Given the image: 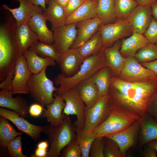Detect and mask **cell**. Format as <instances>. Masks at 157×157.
Instances as JSON below:
<instances>
[{
	"instance_id": "ac0fdd59",
	"label": "cell",
	"mask_w": 157,
	"mask_h": 157,
	"mask_svg": "<svg viewBox=\"0 0 157 157\" xmlns=\"http://www.w3.org/2000/svg\"><path fill=\"white\" fill-rule=\"evenodd\" d=\"M84 59L77 49L70 48L62 54L58 63L61 73L66 76L73 75L78 71Z\"/></svg>"
},
{
	"instance_id": "5bb4252c",
	"label": "cell",
	"mask_w": 157,
	"mask_h": 157,
	"mask_svg": "<svg viewBox=\"0 0 157 157\" xmlns=\"http://www.w3.org/2000/svg\"><path fill=\"white\" fill-rule=\"evenodd\" d=\"M152 15L151 6L138 5L127 19L133 32L143 34L151 22Z\"/></svg>"
},
{
	"instance_id": "4dcf8cb0",
	"label": "cell",
	"mask_w": 157,
	"mask_h": 157,
	"mask_svg": "<svg viewBox=\"0 0 157 157\" xmlns=\"http://www.w3.org/2000/svg\"><path fill=\"white\" fill-rule=\"evenodd\" d=\"M103 48L102 38L99 29L89 40L77 49L80 56L85 59L98 53Z\"/></svg>"
},
{
	"instance_id": "d4e9b609",
	"label": "cell",
	"mask_w": 157,
	"mask_h": 157,
	"mask_svg": "<svg viewBox=\"0 0 157 157\" xmlns=\"http://www.w3.org/2000/svg\"><path fill=\"white\" fill-rule=\"evenodd\" d=\"M98 0H87L66 19L65 24L84 21L97 16Z\"/></svg>"
},
{
	"instance_id": "f35d334b",
	"label": "cell",
	"mask_w": 157,
	"mask_h": 157,
	"mask_svg": "<svg viewBox=\"0 0 157 157\" xmlns=\"http://www.w3.org/2000/svg\"><path fill=\"white\" fill-rule=\"evenodd\" d=\"M22 137L19 135L11 141L6 148L8 153L12 157H27L22 150Z\"/></svg>"
},
{
	"instance_id": "7c38bea8",
	"label": "cell",
	"mask_w": 157,
	"mask_h": 157,
	"mask_svg": "<svg viewBox=\"0 0 157 157\" xmlns=\"http://www.w3.org/2000/svg\"><path fill=\"white\" fill-rule=\"evenodd\" d=\"M140 129V121H135L131 125L119 132L105 137L115 141L118 145L123 157L128 150L136 143Z\"/></svg>"
},
{
	"instance_id": "ee69618b",
	"label": "cell",
	"mask_w": 157,
	"mask_h": 157,
	"mask_svg": "<svg viewBox=\"0 0 157 157\" xmlns=\"http://www.w3.org/2000/svg\"><path fill=\"white\" fill-rule=\"evenodd\" d=\"M43 106L38 103H34L32 104L29 108L28 112L32 117H38L42 114Z\"/></svg>"
},
{
	"instance_id": "7a4b0ae2",
	"label": "cell",
	"mask_w": 157,
	"mask_h": 157,
	"mask_svg": "<svg viewBox=\"0 0 157 157\" xmlns=\"http://www.w3.org/2000/svg\"><path fill=\"white\" fill-rule=\"evenodd\" d=\"M107 66H109L103 48L98 53L85 58L78 71L73 75L68 77L62 73L58 74L54 79L55 84L59 86L55 94L61 95L69 89L76 87L88 80L101 68Z\"/></svg>"
},
{
	"instance_id": "484cf974",
	"label": "cell",
	"mask_w": 157,
	"mask_h": 157,
	"mask_svg": "<svg viewBox=\"0 0 157 157\" xmlns=\"http://www.w3.org/2000/svg\"><path fill=\"white\" fill-rule=\"evenodd\" d=\"M23 54L26 58L28 67L32 74H38L48 66H55L56 65V62L53 59L42 57L29 48Z\"/></svg>"
},
{
	"instance_id": "db71d44e",
	"label": "cell",
	"mask_w": 157,
	"mask_h": 157,
	"mask_svg": "<svg viewBox=\"0 0 157 157\" xmlns=\"http://www.w3.org/2000/svg\"><path fill=\"white\" fill-rule=\"evenodd\" d=\"M146 144L154 147L157 151V140L150 141Z\"/></svg>"
},
{
	"instance_id": "cb8c5ba5",
	"label": "cell",
	"mask_w": 157,
	"mask_h": 157,
	"mask_svg": "<svg viewBox=\"0 0 157 157\" xmlns=\"http://www.w3.org/2000/svg\"><path fill=\"white\" fill-rule=\"evenodd\" d=\"M46 4L48 6L43 8L42 14L51 25V31H53L59 27L65 24L66 19L64 8L54 0H50Z\"/></svg>"
},
{
	"instance_id": "11a10c76",
	"label": "cell",
	"mask_w": 157,
	"mask_h": 157,
	"mask_svg": "<svg viewBox=\"0 0 157 157\" xmlns=\"http://www.w3.org/2000/svg\"><path fill=\"white\" fill-rule=\"evenodd\" d=\"M49 0H46V3H47Z\"/></svg>"
},
{
	"instance_id": "74e56055",
	"label": "cell",
	"mask_w": 157,
	"mask_h": 157,
	"mask_svg": "<svg viewBox=\"0 0 157 157\" xmlns=\"http://www.w3.org/2000/svg\"><path fill=\"white\" fill-rule=\"evenodd\" d=\"M60 157H82L76 138L71 140L62 150Z\"/></svg>"
},
{
	"instance_id": "1f68e13d",
	"label": "cell",
	"mask_w": 157,
	"mask_h": 157,
	"mask_svg": "<svg viewBox=\"0 0 157 157\" xmlns=\"http://www.w3.org/2000/svg\"><path fill=\"white\" fill-rule=\"evenodd\" d=\"M23 132H17L6 118L0 117V145L3 148L6 147L12 140L23 134Z\"/></svg>"
},
{
	"instance_id": "8fae6325",
	"label": "cell",
	"mask_w": 157,
	"mask_h": 157,
	"mask_svg": "<svg viewBox=\"0 0 157 157\" xmlns=\"http://www.w3.org/2000/svg\"><path fill=\"white\" fill-rule=\"evenodd\" d=\"M76 23L62 25L53 32V44L58 51L63 54L71 47L77 35Z\"/></svg>"
},
{
	"instance_id": "4fadbf2b",
	"label": "cell",
	"mask_w": 157,
	"mask_h": 157,
	"mask_svg": "<svg viewBox=\"0 0 157 157\" xmlns=\"http://www.w3.org/2000/svg\"><path fill=\"white\" fill-rule=\"evenodd\" d=\"M31 74L27 66L25 57L23 54L21 55L16 63L12 81V90L13 94L29 93L28 82Z\"/></svg>"
},
{
	"instance_id": "8d00e7d4",
	"label": "cell",
	"mask_w": 157,
	"mask_h": 157,
	"mask_svg": "<svg viewBox=\"0 0 157 157\" xmlns=\"http://www.w3.org/2000/svg\"><path fill=\"white\" fill-rule=\"evenodd\" d=\"M105 137H96L91 144L90 151V157H105Z\"/></svg>"
},
{
	"instance_id": "d590c367",
	"label": "cell",
	"mask_w": 157,
	"mask_h": 157,
	"mask_svg": "<svg viewBox=\"0 0 157 157\" xmlns=\"http://www.w3.org/2000/svg\"><path fill=\"white\" fill-rule=\"evenodd\" d=\"M135 58L140 64L157 60V45L149 43L138 51Z\"/></svg>"
},
{
	"instance_id": "681fc988",
	"label": "cell",
	"mask_w": 157,
	"mask_h": 157,
	"mask_svg": "<svg viewBox=\"0 0 157 157\" xmlns=\"http://www.w3.org/2000/svg\"><path fill=\"white\" fill-rule=\"evenodd\" d=\"M140 5H149L151 6L153 4L157 2L156 0H135Z\"/></svg>"
},
{
	"instance_id": "f546056e",
	"label": "cell",
	"mask_w": 157,
	"mask_h": 157,
	"mask_svg": "<svg viewBox=\"0 0 157 157\" xmlns=\"http://www.w3.org/2000/svg\"><path fill=\"white\" fill-rule=\"evenodd\" d=\"M97 16L103 25L113 23L117 20L115 9V0H98Z\"/></svg>"
},
{
	"instance_id": "3957f363",
	"label": "cell",
	"mask_w": 157,
	"mask_h": 157,
	"mask_svg": "<svg viewBox=\"0 0 157 157\" xmlns=\"http://www.w3.org/2000/svg\"><path fill=\"white\" fill-rule=\"evenodd\" d=\"M76 126L67 116L59 125L50 124L43 126L42 132L47 136L50 147L47 157L59 156L63 149L71 140L76 138Z\"/></svg>"
},
{
	"instance_id": "b9f144b4",
	"label": "cell",
	"mask_w": 157,
	"mask_h": 157,
	"mask_svg": "<svg viewBox=\"0 0 157 157\" xmlns=\"http://www.w3.org/2000/svg\"><path fill=\"white\" fill-rule=\"evenodd\" d=\"M146 113L157 122V91L149 99L146 108Z\"/></svg>"
},
{
	"instance_id": "d6986e66",
	"label": "cell",
	"mask_w": 157,
	"mask_h": 157,
	"mask_svg": "<svg viewBox=\"0 0 157 157\" xmlns=\"http://www.w3.org/2000/svg\"><path fill=\"white\" fill-rule=\"evenodd\" d=\"M15 1L19 3V6L18 8H12L6 4H2V6L11 14L15 19L17 25L27 23L36 12L42 9L41 6H35L28 0Z\"/></svg>"
},
{
	"instance_id": "6f0895ef",
	"label": "cell",
	"mask_w": 157,
	"mask_h": 157,
	"mask_svg": "<svg viewBox=\"0 0 157 157\" xmlns=\"http://www.w3.org/2000/svg\"><path fill=\"white\" fill-rule=\"evenodd\" d=\"M156 1H157V0H156Z\"/></svg>"
},
{
	"instance_id": "816d5d0a",
	"label": "cell",
	"mask_w": 157,
	"mask_h": 157,
	"mask_svg": "<svg viewBox=\"0 0 157 157\" xmlns=\"http://www.w3.org/2000/svg\"><path fill=\"white\" fill-rule=\"evenodd\" d=\"M49 142L47 140L39 142L37 145V147L47 149Z\"/></svg>"
},
{
	"instance_id": "f1b7e54d",
	"label": "cell",
	"mask_w": 157,
	"mask_h": 157,
	"mask_svg": "<svg viewBox=\"0 0 157 157\" xmlns=\"http://www.w3.org/2000/svg\"><path fill=\"white\" fill-rule=\"evenodd\" d=\"M113 75L110 67L107 66L101 68L88 80L97 86L101 97L108 94L110 79Z\"/></svg>"
},
{
	"instance_id": "4316f807",
	"label": "cell",
	"mask_w": 157,
	"mask_h": 157,
	"mask_svg": "<svg viewBox=\"0 0 157 157\" xmlns=\"http://www.w3.org/2000/svg\"><path fill=\"white\" fill-rule=\"evenodd\" d=\"M140 121L138 135L140 144L143 145L157 140V122L146 113Z\"/></svg>"
},
{
	"instance_id": "8992f818",
	"label": "cell",
	"mask_w": 157,
	"mask_h": 157,
	"mask_svg": "<svg viewBox=\"0 0 157 157\" xmlns=\"http://www.w3.org/2000/svg\"><path fill=\"white\" fill-rule=\"evenodd\" d=\"M65 103L63 113L67 116L74 115L77 119L73 124L77 127L83 129L84 126L85 106L78 93L76 87L72 88L61 95Z\"/></svg>"
},
{
	"instance_id": "bcb514c9",
	"label": "cell",
	"mask_w": 157,
	"mask_h": 157,
	"mask_svg": "<svg viewBox=\"0 0 157 157\" xmlns=\"http://www.w3.org/2000/svg\"><path fill=\"white\" fill-rule=\"evenodd\" d=\"M48 152L47 149L37 147L35 151L34 154L31 155V157H47Z\"/></svg>"
},
{
	"instance_id": "30bf717a",
	"label": "cell",
	"mask_w": 157,
	"mask_h": 157,
	"mask_svg": "<svg viewBox=\"0 0 157 157\" xmlns=\"http://www.w3.org/2000/svg\"><path fill=\"white\" fill-rule=\"evenodd\" d=\"M0 115L12 122L20 131L30 136L34 141L40 138L43 126L33 124L17 113L3 107L0 108Z\"/></svg>"
},
{
	"instance_id": "ab89813d",
	"label": "cell",
	"mask_w": 157,
	"mask_h": 157,
	"mask_svg": "<svg viewBox=\"0 0 157 157\" xmlns=\"http://www.w3.org/2000/svg\"><path fill=\"white\" fill-rule=\"evenodd\" d=\"M104 153L105 157H123L117 144L113 140L106 137Z\"/></svg>"
},
{
	"instance_id": "60d3db41",
	"label": "cell",
	"mask_w": 157,
	"mask_h": 157,
	"mask_svg": "<svg viewBox=\"0 0 157 157\" xmlns=\"http://www.w3.org/2000/svg\"><path fill=\"white\" fill-rule=\"evenodd\" d=\"M149 43L155 44L157 42V22L152 17L148 27L143 34Z\"/></svg>"
},
{
	"instance_id": "ffe728a7",
	"label": "cell",
	"mask_w": 157,
	"mask_h": 157,
	"mask_svg": "<svg viewBox=\"0 0 157 157\" xmlns=\"http://www.w3.org/2000/svg\"><path fill=\"white\" fill-rule=\"evenodd\" d=\"M54 101L46 106L47 109H44V112L42 116L46 118L48 122L53 126L60 124L67 116L63 113L65 103L61 95L53 94Z\"/></svg>"
},
{
	"instance_id": "ba28073f",
	"label": "cell",
	"mask_w": 157,
	"mask_h": 157,
	"mask_svg": "<svg viewBox=\"0 0 157 157\" xmlns=\"http://www.w3.org/2000/svg\"><path fill=\"white\" fill-rule=\"evenodd\" d=\"M135 121L122 114L112 112L104 122L92 132L96 137H105L125 129Z\"/></svg>"
},
{
	"instance_id": "e575fe53",
	"label": "cell",
	"mask_w": 157,
	"mask_h": 157,
	"mask_svg": "<svg viewBox=\"0 0 157 157\" xmlns=\"http://www.w3.org/2000/svg\"><path fill=\"white\" fill-rule=\"evenodd\" d=\"M135 0H115L116 16L118 19H125L138 6Z\"/></svg>"
},
{
	"instance_id": "603a6c76",
	"label": "cell",
	"mask_w": 157,
	"mask_h": 157,
	"mask_svg": "<svg viewBox=\"0 0 157 157\" xmlns=\"http://www.w3.org/2000/svg\"><path fill=\"white\" fill-rule=\"evenodd\" d=\"M149 43L143 34L133 32L130 37L122 40L120 52L125 58L135 57L138 51Z\"/></svg>"
},
{
	"instance_id": "e0dca14e",
	"label": "cell",
	"mask_w": 157,
	"mask_h": 157,
	"mask_svg": "<svg viewBox=\"0 0 157 157\" xmlns=\"http://www.w3.org/2000/svg\"><path fill=\"white\" fill-rule=\"evenodd\" d=\"M42 9L36 12L27 23L31 29L36 34L39 42L52 44L54 42L53 33L47 26V21L42 13Z\"/></svg>"
},
{
	"instance_id": "7bdbcfd3",
	"label": "cell",
	"mask_w": 157,
	"mask_h": 157,
	"mask_svg": "<svg viewBox=\"0 0 157 157\" xmlns=\"http://www.w3.org/2000/svg\"><path fill=\"white\" fill-rule=\"evenodd\" d=\"M87 0H70L66 6L64 8L67 17L80 7Z\"/></svg>"
},
{
	"instance_id": "f5cc1de1",
	"label": "cell",
	"mask_w": 157,
	"mask_h": 157,
	"mask_svg": "<svg viewBox=\"0 0 157 157\" xmlns=\"http://www.w3.org/2000/svg\"><path fill=\"white\" fill-rule=\"evenodd\" d=\"M56 3L62 6L64 8L68 4L70 0H54Z\"/></svg>"
},
{
	"instance_id": "52a82bcc",
	"label": "cell",
	"mask_w": 157,
	"mask_h": 157,
	"mask_svg": "<svg viewBox=\"0 0 157 157\" xmlns=\"http://www.w3.org/2000/svg\"><path fill=\"white\" fill-rule=\"evenodd\" d=\"M103 47H109L119 39L132 34L133 31L127 19H118L111 24L102 25L100 28Z\"/></svg>"
},
{
	"instance_id": "9f6ffc18",
	"label": "cell",
	"mask_w": 157,
	"mask_h": 157,
	"mask_svg": "<svg viewBox=\"0 0 157 157\" xmlns=\"http://www.w3.org/2000/svg\"><path fill=\"white\" fill-rule=\"evenodd\" d=\"M156 44L157 45V42H156Z\"/></svg>"
},
{
	"instance_id": "9a60e30c",
	"label": "cell",
	"mask_w": 157,
	"mask_h": 157,
	"mask_svg": "<svg viewBox=\"0 0 157 157\" xmlns=\"http://www.w3.org/2000/svg\"><path fill=\"white\" fill-rule=\"evenodd\" d=\"M102 25L97 16L76 23V37L71 48L78 49L82 45L94 35Z\"/></svg>"
},
{
	"instance_id": "7dc6e473",
	"label": "cell",
	"mask_w": 157,
	"mask_h": 157,
	"mask_svg": "<svg viewBox=\"0 0 157 157\" xmlns=\"http://www.w3.org/2000/svg\"><path fill=\"white\" fill-rule=\"evenodd\" d=\"M141 65L157 74V60L149 62L142 63Z\"/></svg>"
},
{
	"instance_id": "c3c4849f",
	"label": "cell",
	"mask_w": 157,
	"mask_h": 157,
	"mask_svg": "<svg viewBox=\"0 0 157 157\" xmlns=\"http://www.w3.org/2000/svg\"><path fill=\"white\" fill-rule=\"evenodd\" d=\"M31 3L36 6H41L43 9L46 7V0H28Z\"/></svg>"
},
{
	"instance_id": "d6a6232c",
	"label": "cell",
	"mask_w": 157,
	"mask_h": 157,
	"mask_svg": "<svg viewBox=\"0 0 157 157\" xmlns=\"http://www.w3.org/2000/svg\"><path fill=\"white\" fill-rule=\"evenodd\" d=\"M76 138L80 147L82 157H90L91 144L96 137L92 131H84L76 127Z\"/></svg>"
},
{
	"instance_id": "6da1fadb",
	"label": "cell",
	"mask_w": 157,
	"mask_h": 157,
	"mask_svg": "<svg viewBox=\"0 0 157 157\" xmlns=\"http://www.w3.org/2000/svg\"><path fill=\"white\" fill-rule=\"evenodd\" d=\"M157 91V75L144 81L131 82L111 78L108 95L111 112L140 121L148 101Z\"/></svg>"
},
{
	"instance_id": "7402d4cb",
	"label": "cell",
	"mask_w": 157,
	"mask_h": 157,
	"mask_svg": "<svg viewBox=\"0 0 157 157\" xmlns=\"http://www.w3.org/2000/svg\"><path fill=\"white\" fill-rule=\"evenodd\" d=\"M112 47L104 48L106 60L113 76H119L123 67L126 58L120 52L122 42L118 40Z\"/></svg>"
},
{
	"instance_id": "9c48e42d",
	"label": "cell",
	"mask_w": 157,
	"mask_h": 157,
	"mask_svg": "<svg viewBox=\"0 0 157 157\" xmlns=\"http://www.w3.org/2000/svg\"><path fill=\"white\" fill-rule=\"evenodd\" d=\"M157 75L151 70L142 66L134 57H128L118 76L126 81H144Z\"/></svg>"
},
{
	"instance_id": "2e32d148",
	"label": "cell",
	"mask_w": 157,
	"mask_h": 157,
	"mask_svg": "<svg viewBox=\"0 0 157 157\" xmlns=\"http://www.w3.org/2000/svg\"><path fill=\"white\" fill-rule=\"evenodd\" d=\"M13 94L11 90L1 89L0 91V106L10 109L24 118H26L29 108L27 101L20 95L13 97Z\"/></svg>"
},
{
	"instance_id": "83f0119b",
	"label": "cell",
	"mask_w": 157,
	"mask_h": 157,
	"mask_svg": "<svg viewBox=\"0 0 157 157\" xmlns=\"http://www.w3.org/2000/svg\"><path fill=\"white\" fill-rule=\"evenodd\" d=\"M76 88L81 98L88 108L93 106L101 97L97 86L88 80L81 83Z\"/></svg>"
},
{
	"instance_id": "f6af8a7d",
	"label": "cell",
	"mask_w": 157,
	"mask_h": 157,
	"mask_svg": "<svg viewBox=\"0 0 157 157\" xmlns=\"http://www.w3.org/2000/svg\"><path fill=\"white\" fill-rule=\"evenodd\" d=\"M145 147L143 156L144 157H157V151L152 146L147 144Z\"/></svg>"
},
{
	"instance_id": "5b68a950",
	"label": "cell",
	"mask_w": 157,
	"mask_h": 157,
	"mask_svg": "<svg viewBox=\"0 0 157 157\" xmlns=\"http://www.w3.org/2000/svg\"><path fill=\"white\" fill-rule=\"evenodd\" d=\"M85 121L83 130L92 131L104 122L109 116L111 111L108 94L101 97L92 107L85 106Z\"/></svg>"
},
{
	"instance_id": "f907efd6",
	"label": "cell",
	"mask_w": 157,
	"mask_h": 157,
	"mask_svg": "<svg viewBox=\"0 0 157 157\" xmlns=\"http://www.w3.org/2000/svg\"><path fill=\"white\" fill-rule=\"evenodd\" d=\"M152 15L154 18L157 22V2H156L151 6Z\"/></svg>"
},
{
	"instance_id": "836d02e7",
	"label": "cell",
	"mask_w": 157,
	"mask_h": 157,
	"mask_svg": "<svg viewBox=\"0 0 157 157\" xmlns=\"http://www.w3.org/2000/svg\"><path fill=\"white\" fill-rule=\"evenodd\" d=\"M39 56L44 58H51L58 63L61 56L53 44H48L38 41L29 48Z\"/></svg>"
},
{
	"instance_id": "44dd1931",
	"label": "cell",
	"mask_w": 157,
	"mask_h": 157,
	"mask_svg": "<svg viewBox=\"0 0 157 157\" xmlns=\"http://www.w3.org/2000/svg\"><path fill=\"white\" fill-rule=\"evenodd\" d=\"M15 39L17 47L22 54L38 41L37 35L31 29L27 23L17 25Z\"/></svg>"
},
{
	"instance_id": "277c9868",
	"label": "cell",
	"mask_w": 157,
	"mask_h": 157,
	"mask_svg": "<svg viewBox=\"0 0 157 157\" xmlns=\"http://www.w3.org/2000/svg\"><path fill=\"white\" fill-rule=\"evenodd\" d=\"M46 68H44L38 74H32L28 82L31 97L38 103L43 106L54 101L53 92L57 89L54 86V81L47 76Z\"/></svg>"
}]
</instances>
